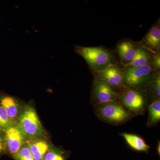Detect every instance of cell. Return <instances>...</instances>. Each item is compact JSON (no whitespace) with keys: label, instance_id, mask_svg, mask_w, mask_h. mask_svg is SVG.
<instances>
[{"label":"cell","instance_id":"cell-5","mask_svg":"<svg viewBox=\"0 0 160 160\" xmlns=\"http://www.w3.org/2000/svg\"><path fill=\"white\" fill-rule=\"evenodd\" d=\"M153 68L151 64L141 67L128 68L123 72V82L126 87L137 89L148 82Z\"/></svg>","mask_w":160,"mask_h":160},{"label":"cell","instance_id":"cell-8","mask_svg":"<svg viewBox=\"0 0 160 160\" xmlns=\"http://www.w3.org/2000/svg\"><path fill=\"white\" fill-rule=\"evenodd\" d=\"M93 73L95 79L105 81L114 89H123L126 87L123 82V72L115 65H111L105 70Z\"/></svg>","mask_w":160,"mask_h":160},{"label":"cell","instance_id":"cell-12","mask_svg":"<svg viewBox=\"0 0 160 160\" xmlns=\"http://www.w3.org/2000/svg\"><path fill=\"white\" fill-rule=\"evenodd\" d=\"M35 160H44V156L52 146L43 138L26 141Z\"/></svg>","mask_w":160,"mask_h":160},{"label":"cell","instance_id":"cell-15","mask_svg":"<svg viewBox=\"0 0 160 160\" xmlns=\"http://www.w3.org/2000/svg\"><path fill=\"white\" fill-rule=\"evenodd\" d=\"M160 121V99H156L148 108L147 126L152 127L157 125Z\"/></svg>","mask_w":160,"mask_h":160},{"label":"cell","instance_id":"cell-7","mask_svg":"<svg viewBox=\"0 0 160 160\" xmlns=\"http://www.w3.org/2000/svg\"><path fill=\"white\" fill-rule=\"evenodd\" d=\"M5 133L6 151L13 157L26 143L27 139L17 124L9 126Z\"/></svg>","mask_w":160,"mask_h":160},{"label":"cell","instance_id":"cell-3","mask_svg":"<svg viewBox=\"0 0 160 160\" xmlns=\"http://www.w3.org/2000/svg\"><path fill=\"white\" fill-rule=\"evenodd\" d=\"M95 112L103 122L114 126L127 122L133 116L123 107L119 101L96 105Z\"/></svg>","mask_w":160,"mask_h":160},{"label":"cell","instance_id":"cell-18","mask_svg":"<svg viewBox=\"0 0 160 160\" xmlns=\"http://www.w3.org/2000/svg\"><path fill=\"white\" fill-rule=\"evenodd\" d=\"M6 109L1 104H0V130L5 132L9 126L12 125Z\"/></svg>","mask_w":160,"mask_h":160},{"label":"cell","instance_id":"cell-17","mask_svg":"<svg viewBox=\"0 0 160 160\" xmlns=\"http://www.w3.org/2000/svg\"><path fill=\"white\" fill-rule=\"evenodd\" d=\"M44 160H66V156L62 150L52 146L45 154Z\"/></svg>","mask_w":160,"mask_h":160},{"label":"cell","instance_id":"cell-9","mask_svg":"<svg viewBox=\"0 0 160 160\" xmlns=\"http://www.w3.org/2000/svg\"><path fill=\"white\" fill-rule=\"evenodd\" d=\"M0 104L6 109L12 124H17L24 106L15 98L0 92Z\"/></svg>","mask_w":160,"mask_h":160},{"label":"cell","instance_id":"cell-14","mask_svg":"<svg viewBox=\"0 0 160 160\" xmlns=\"http://www.w3.org/2000/svg\"><path fill=\"white\" fill-rule=\"evenodd\" d=\"M151 58L148 51L143 47L138 48L132 62L126 67L128 68L141 67L150 64Z\"/></svg>","mask_w":160,"mask_h":160},{"label":"cell","instance_id":"cell-13","mask_svg":"<svg viewBox=\"0 0 160 160\" xmlns=\"http://www.w3.org/2000/svg\"><path fill=\"white\" fill-rule=\"evenodd\" d=\"M120 135L124 138L129 147L134 150L145 152L149 151L150 148L149 145L146 143L145 140L139 136L127 132L121 133Z\"/></svg>","mask_w":160,"mask_h":160},{"label":"cell","instance_id":"cell-11","mask_svg":"<svg viewBox=\"0 0 160 160\" xmlns=\"http://www.w3.org/2000/svg\"><path fill=\"white\" fill-rule=\"evenodd\" d=\"M137 49L132 42L128 40L122 41L118 44V53L123 66L126 67L132 62Z\"/></svg>","mask_w":160,"mask_h":160},{"label":"cell","instance_id":"cell-4","mask_svg":"<svg viewBox=\"0 0 160 160\" xmlns=\"http://www.w3.org/2000/svg\"><path fill=\"white\" fill-rule=\"evenodd\" d=\"M122 89L118 97L123 107L133 116L143 114L146 106V99L144 94L133 88L125 87Z\"/></svg>","mask_w":160,"mask_h":160},{"label":"cell","instance_id":"cell-19","mask_svg":"<svg viewBox=\"0 0 160 160\" xmlns=\"http://www.w3.org/2000/svg\"><path fill=\"white\" fill-rule=\"evenodd\" d=\"M152 91L157 99L160 98V76L158 73L152 83Z\"/></svg>","mask_w":160,"mask_h":160},{"label":"cell","instance_id":"cell-21","mask_svg":"<svg viewBox=\"0 0 160 160\" xmlns=\"http://www.w3.org/2000/svg\"><path fill=\"white\" fill-rule=\"evenodd\" d=\"M152 66L157 70L160 69V55L159 53H154L152 60Z\"/></svg>","mask_w":160,"mask_h":160},{"label":"cell","instance_id":"cell-6","mask_svg":"<svg viewBox=\"0 0 160 160\" xmlns=\"http://www.w3.org/2000/svg\"><path fill=\"white\" fill-rule=\"evenodd\" d=\"M92 97L95 106L119 101L118 94L114 88L102 80H95L92 87Z\"/></svg>","mask_w":160,"mask_h":160},{"label":"cell","instance_id":"cell-16","mask_svg":"<svg viewBox=\"0 0 160 160\" xmlns=\"http://www.w3.org/2000/svg\"><path fill=\"white\" fill-rule=\"evenodd\" d=\"M13 158L15 160H35L26 142L15 155Z\"/></svg>","mask_w":160,"mask_h":160},{"label":"cell","instance_id":"cell-20","mask_svg":"<svg viewBox=\"0 0 160 160\" xmlns=\"http://www.w3.org/2000/svg\"><path fill=\"white\" fill-rule=\"evenodd\" d=\"M6 151L5 132L0 130V155Z\"/></svg>","mask_w":160,"mask_h":160},{"label":"cell","instance_id":"cell-2","mask_svg":"<svg viewBox=\"0 0 160 160\" xmlns=\"http://www.w3.org/2000/svg\"><path fill=\"white\" fill-rule=\"evenodd\" d=\"M75 51L86 60L93 72L102 71L113 65L109 52L102 47L76 46Z\"/></svg>","mask_w":160,"mask_h":160},{"label":"cell","instance_id":"cell-1","mask_svg":"<svg viewBox=\"0 0 160 160\" xmlns=\"http://www.w3.org/2000/svg\"><path fill=\"white\" fill-rule=\"evenodd\" d=\"M17 124L27 141L43 138L46 134L35 109L29 104L24 106Z\"/></svg>","mask_w":160,"mask_h":160},{"label":"cell","instance_id":"cell-10","mask_svg":"<svg viewBox=\"0 0 160 160\" xmlns=\"http://www.w3.org/2000/svg\"><path fill=\"white\" fill-rule=\"evenodd\" d=\"M144 48H147L154 53H159L160 48V27L157 23L151 27L142 40Z\"/></svg>","mask_w":160,"mask_h":160}]
</instances>
